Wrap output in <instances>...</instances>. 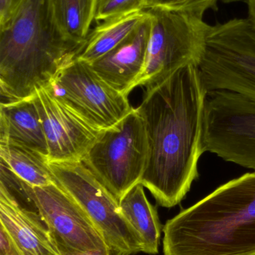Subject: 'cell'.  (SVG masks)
I'll return each mask as SVG.
<instances>
[{"label": "cell", "instance_id": "30bf717a", "mask_svg": "<svg viewBox=\"0 0 255 255\" xmlns=\"http://www.w3.org/2000/svg\"><path fill=\"white\" fill-rule=\"evenodd\" d=\"M61 254H106L109 246L79 204L56 183L32 187L23 181Z\"/></svg>", "mask_w": 255, "mask_h": 255}, {"label": "cell", "instance_id": "8fae6325", "mask_svg": "<svg viewBox=\"0 0 255 255\" xmlns=\"http://www.w3.org/2000/svg\"><path fill=\"white\" fill-rule=\"evenodd\" d=\"M34 101L48 145V161H82L103 130H99L60 103L49 88L38 90Z\"/></svg>", "mask_w": 255, "mask_h": 255}, {"label": "cell", "instance_id": "6da1fadb", "mask_svg": "<svg viewBox=\"0 0 255 255\" xmlns=\"http://www.w3.org/2000/svg\"><path fill=\"white\" fill-rule=\"evenodd\" d=\"M208 94L197 66L190 64L146 87L136 109L148 143L141 184L163 208L179 205L199 178Z\"/></svg>", "mask_w": 255, "mask_h": 255}, {"label": "cell", "instance_id": "3957f363", "mask_svg": "<svg viewBox=\"0 0 255 255\" xmlns=\"http://www.w3.org/2000/svg\"><path fill=\"white\" fill-rule=\"evenodd\" d=\"M163 232L164 255H255V172L183 210Z\"/></svg>", "mask_w": 255, "mask_h": 255}, {"label": "cell", "instance_id": "7402d4cb", "mask_svg": "<svg viewBox=\"0 0 255 255\" xmlns=\"http://www.w3.org/2000/svg\"><path fill=\"white\" fill-rule=\"evenodd\" d=\"M23 0H0V26L7 23Z\"/></svg>", "mask_w": 255, "mask_h": 255}, {"label": "cell", "instance_id": "9c48e42d", "mask_svg": "<svg viewBox=\"0 0 255 255\" xmlns=\"http://www.w3.org/2000/svg\"><path fill=\"white\" fill-rule=\"evenodd\" d=\"M46 88L60 103L99 130L115 127L134 109L128 96L114 89L79 58L63 68Z\"/></svg>", "mask_w": 255, "mask_h": 255}, {"label": "cell", "instance_id": "5b68a950", "mask_svg": "<svg viewBox=\"0 0 255 255\" xmlns=\"http://www.w3.org/2000/svg\"><path fill=\"white\" fill-rule=\"evenodd\" d=\"M148 154L145 124L133 109L116 126L102 132L82 161L119 202L141 184Z\"/></svg>", "mask_w": 255, "mask_h": 255}, {"label": "cell", "instance_id": "52a82bcc", "mask_svg": "<svg viewBox=\"0 0 255 255\" xmlns=\"http://www.w3.org/2000/svg\"><path fill=\"white\" fill-rule=\"evenodd\" d=\"M55 183L86 213L109 248L132 255L142 253L143 243L129 224L118 201L82 161L49 162Z\"/></svg>", "mask_w": 255, "mask_h": 255}, {"label": "cell", "instance_id": "4fadbf2b", "mask_svg": "<svg viewBox=\"0 0 255 255\" xmlns=\"http://www.w3.org/2000/svg\"><path fill=\"white\" fill-rule=\"evenodd\" d=\"M148 12L147 17L119 44L89 64L106 83L127 96L134 89L145 66L152 24Z\"/></svg>", "mask_w": 255, "mask_h": 255}, {"label": "cell", "instance_id": "ac0fdd59", "mask_svg": "<svg viewBox=\"0 0 255 255\" xmlns=\"http://www.w3.org/2000/svg\"><path fill=\"white\" fill-rule=\"evenodd\" d=\"M96 0H50L55 19L67 37L85 43L94 21Z\"/></svg>", "mask_w": 255, "mask_h": 255}, {"label": "cell", "instance_id": "8992f818", "mask_svg": "<svg viewBox=\"0 0 255 255\" xmlns=\"http://www.w3.org/2000/svg\"><path fill=\"white\" fill-rule=\"evenodd\" d=\"M151 31L143 70L134 88L150 86L185 66H198L205 49L208 23L203 19L163 9H146Z\"/></svg>", "mask_w": 255, "mask_h": 255}, {"label": "cell", "instance_id": "ba28073f", "mask_svg": "<svg viewBox=\"0 0 255 255\" xmlns=\"http://www.w3.org/2000/svg\"><path fill=\"white\" fill-rule=\"evenodd\" d=\"M202 146L204 152L255 172V103L236 93H208Z\"/></svg>", "mask_w": 255, "mask_h": 255}, {"label": "cell", "instance_id": "7c38bea8", "mask_svg": "<svg viewBox=\"0 0 255 255\" xmlns=\"http://www.w3.org/2000/svg\"><path fill=\"white\" fill-rule=\"evenodd\" d=\"M0 225L24 255H60L34 201L0 184Z\"/></svg>", "mask_w": 255, "mask_h": 255}, {"label": "cell", "instance_id": "44dd1931", "mask_svg": "<svg viewBox=\"0 0 255 255\" xmlns=\"http://www.w3.org/2000/svg\"><path fill=\"white\" fill-rule=\"evenodd\" d=\"M0 255H24L1 225H0Z\"/></svg>", "mask_w": 255, "mask_h": 255}, {"label": "cell", "instance_id": "ffe728a7", "mask_svg": "<svg viewBox=\"0 0 255 255\" xmlns=\"http://www.w3.org/2000/svg\"><path fill=\"white\" fill-rule=\"evenodd\" d=\"M145 0H96L94 22L97 23L134 12L145 10Z\"/></svg>", "mask_w": 255, "mask_h": 255}, {"label": "cell", "instance_id": "2e32d148", "mask_svg": "<svg viewBox=\"0 0 255 255\" xmlns=\"http://www.w3.org/2000/svg\"><path fill=\"white\" fill-rule=\"evenodd\" d=\"M148 15L147 10L110 18L91 31L79 59L91 64L126 38Z\"/></svg>", "mask_w": 255, "mask_h": 255}, {"label": "cell", "instance_id": "603a6c76", "mask_svg": "<svg viewBox=\"0 0 255 255\" xmlns=\"http://www.w3.org/2000/svg\"><path fill=\"white\" fill-rule=\"evenodd\" d=\"M61 255H132L127 252L122 251V250H118V249L111 248L109 253L106 254H61Z\"/></svg>", "mask_w": 255, "mask_h": 255}, {"label": "cell", "instance_id": "7a4b0ae2", "mask_svg": "<svg viewBox=\"0 0 255 255\" xmlns=\"http://www.w3.org/2000/svg\"><path fill=\"white\" fill-rule=\"evenodd\" d=\"M85 43L60 28L50 0H23L0 26V93L5 102L31 98L79 58Z\"/></svg>", "mask_w": 255, "mask_h": 255}, {"label": "cell", "instance_id": "e0dca14e", "mask_svg": "<svg viewBox=\"0 0 255 255\" xmlns=\"http://www.w3.org/2000/svg\"><path fill=\"white\" fill-rule=\"evenodd\" d=\"M0 163L32 187H43L55 183L43 154L12 142H0Z\"/></svg>", "mask_w": 255, "mask_h": 255}, {"label": "cell", "instance_id": "d6986e66", "mask_svg": "<svg viewBox=\"0 0 255 255\" xmlns=\"http://www.w3.org/2000/svg\"><path fill=\"white\" fill-rule=\"evenodd\" d=\"M233 3L248 0H145V10L151 8L163 9L179 13H187L203 19L208 10L218 9V3Z\"/></svg>", "mask_w": 255, "mask_h": 255}, {"label": "cell", "instance_id": "5bb4252c", "mask_svg": "<svg viewBox=\"0 0 255 255\" xmlns=\"http://www.w3.org/2000/svg\"><path fill=\"white\" fill-rule=\"evenodd\" d=\"M0 142L25 145L48 159V145L34 97L0 105Z\"/></svg>", "mask_w": 255, "mask_h": 255}, {"label": "cell", "instance_id": "277c9868", "mask_svg": "<svg viewBox=\"0 0 255 255\" xmlns=\"http://www.w3.org/2000/svg\"><path fill=\"white\" fill-rule=\"evenodd\" d=\"M207 92L236 93L255 103V24L249 18L209 25L198 64Z\"/></svg>", "mask_w": 255, "mask_h": 255}, {"label": "cell", "instance_id": "cb8c5ba5", "mask_svg": "<svg viewBox=\"0 0 255 255\" xmlns=\"http://www.w3.org/2000/svg\"><path fill=\"white\" fill-rule=\"evenodd\" d=\"M249 19L255 24V0H248Z\"/></svg>", "mask_w": 255, "mask_h": 255}, {"label": "cell", "instance_id": "9a60e30c", "mask_svg": "<svg viewBox=\"0 0 255 255\" xmlns=\"http://www.w3.org/2000/svg\"><path fill=\"white\" fill-rule=\"evenodd\" d=\"M144 187L142 184H136L118 203L121 214L142 239V253L157 255L162 225L157 208L148 201Z\"/></svg>", "mask_w": 255, "mask_h": 255}]
</instances>
